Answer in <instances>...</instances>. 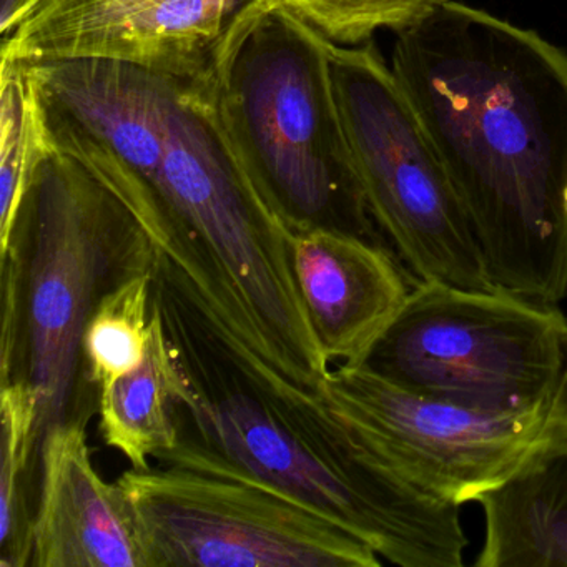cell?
Returning <instances> with one entry per match:
<instances>
[{
	"mask_svg": "<svg viewBox=\"0 0 567 567\" xmlns=\"http://www.w3.org/2000/svg\"><path fill=\"white\" fill-rule=\"evenodd\" d=\"M197 388L168 340L164 313L155 303L147 357L137 370L118 378L99 394V431L112 450L124 454L134 470L181 441L174 420L177 404L192 408Z\"/></svg>",
	"mask_w": 567,
	"mask_h": 567,
	"instance_id": "obj_13",
	"label": "cell"
},
{
	"mask_svg": "<svg viewBox=\"0 0 567 567\" xmlns=\"http://www.w3.org/2000/svg\"><path fill=\"white\" fill-rule=\"evenodd\" d=\"M188 411L205 444L307 504L381 559L401 567L463 566L467 537L460 506L420 493L327 434L308 433L260 391L210 400L197 388Z\"/></svg>",
	"mask_w": 567,
	"mask_h": 567,
	"instance_id": "obj_6",
	"label": "cell"
},
{
	"mask_svg": "<svg viewBox=\"0 0 567 567\" xmlns=\"http://www.w3.org/2000/svg\"><path fill=\"white\" fill-rule=\"evenodd\" d=\"M247 0H38L2 34V59H111L182 78L207 72Z\"/></svg>",
	"mask_w": 567,
	"mask_h": 567,
	"instance_id": "obj_10",
	"label": "cell"
},
{
	"mask_svg": "<svg viewBox=\"0 0 567 567\" xmlns=\"http://www.w3.org/2000/svg\"><path fill=\"white\" fill-rule=\"evenodd\" d=\"M566 205H567V190H566Z\"/></svg>",
	"mask_w": 567,
	"mask_h": 567,
	"instance_id": "obj_20",
	"label": "cell"
},
{
	"mask_svg": "<svg viewBox=\"0 0 567 567\" xmlns=\"http://www.w3.org/2000/svg\"><path fill=\"white\" fill-rule=\"evenodd\" d=\"M360 367L420 396L526 410L567 373V318L499 290L420 281Z\"/></svg>",
	"mask_w": 567,
	"mask_h": 567,
	"instance_id": "obj_8",
	"label": "cell"
},
{
	"mask_svg": "<svg viewBox=\"0 0 567 567\" xmlns=\"http://www.w3.org/2000/svg\"><path fill=\"white\" fill-rule=\"evenodd\" d=\"M394 78L470 217L494 287L567 297V55L444 0L398 32Z\"/></svg>",
	"mask_w": 567,
	"mask_h": 567,
	"instance_id": "obj_1",
	"label": "cell"
},
{
	"mask_svg": "<svg viewBox=\"0 0 567 567\" xmlns=\"http://www.w3.org/2000/svg\"><path fill=\"white\" fill-rule=\"evenodd\" d=\"M2 470H0V566L25 567L32 557V524L25 480L39 454V404L28 378L2 384Z\"/></svg>",
	"mask_w": 567,
	"mask_h": 567,
	"instance_id": "obj_16",
	"label": "cell"
},
{
	"mask_svg": "<svg viewBox=\"0 0 567 567\" xmlns=\"http://www.w3.org/2000/svg\"><path fill=\"white\" fill-rule=\"evenodd\" d=\"M303 416L361 460L461 507L567 453V373L534 406L487 411L410 393L367 367H337Z\"/></svg>",
	"mask_w": 567,
	"mask_h": 567,
	"instance_id": "obj_5",
	"label": "cell"
},
{
	"mask_svg": "<svg viewBox=\"0 0 567 567\" xmlns=\"http://www.w3.org/2000/svg\"><path fill=\"white\" fill-rule=\"evenodd\" d=\"M39 454L41 496L29 566L145 567L122 487L92 463L84 417L51 427Z\"/></svg>",
	"mask_w": 567,
	"mask_h": 567,
	"instance_id": "obj_12",
	"label": "cell"
},
{
	"mask_svg": "<svg viewBox=\"0 0 567 567\" xmlns=\"http://www.w3.org/2000/svg\"><path fill=\"white\" fill-rule=\"evenodd\" d=\"M51 151L41 92L25 62L0 64V250L8 251L39 162Z\"/></svg>",
	"mask_w": 567,
	"mask_h": 567,
	"instance_id": "obj_15",
	"label": "cell"
},
{
	"mask_svg": "<svg viewBox=\"0 0 567 567\" xmlns=\"http://www.w3.org/2000/svg\"><path fill=\"white\" fill-rule=\"evenodd\" d=\"M354 171L377 227L420 281L496 290L440 154L373 44L330 41Z\"/></svg>",
	"mask_w": 567,
	"mask_h": 567,
	"instance_id": "obj_9",
	"label": "cell"
},
{
	"mask_svg": "<svg viewBox=\"0 0 567 567\" xmlns=\"http://www.w3.org/2000/svg\"><path fill=\"white\" fill-rule=\"evenodd\" d=\"M205 85L231 151L291 230L337 228L381 245L318 29L247 0L215 44Z\"/></svg>",
	"mask_w": 567,
	"mask_h": 567,
	"instance_id": "obj_3",
	"label": "cell"
},
{
	"mask_svg": "<svg viewBox=\"0 0 567 567\" xmlns=\"http://www.w3.org/2000/svg\"><path fill=\"white\" fill-rule=\"evenodd\" d=\"M11 244L22 254V351L38 396L41 447L51 427L74 417L82 337L92 311L112 288L155 271L162 260L124 202L52 145L32 175Z\"/></svg>",
	"mask_w": 567,
	"mask_h": 567,
	"instance_id": "obj_4",
	"label": "cell"
},
{
	"mask_svg": "<svg viewBox=\"0 0 567 567\" xmlns=\"http://www.w3.org/2000/svg\"><path fill=\"white\" fill-rule=\"evenodd\" d=\"M155 271H144L112 288L89 317L82 337L85 373L99 390L137 370L147 357L155 303Z\"/></svg>",
	"mask_w": 567,
	"mask_h": 567,
	"instance_id": "obj_17",
	"label": "cell"
},
{
	"mask_svg": "<svg viewBox=\"0 0 567 567\" xmlns=\"http://www.w3.org/2000/svg\"><path fill=\"white\" fill-rule=\"evenodd\" d=\"M477 567H567V453L477 501Z\"/></svg>",
	"mask_w": 567,
	"mask_h": 567,
	"instance_id": "obj_14",
	"label": "cell"
},
{
	"mask_svg": "<svg viewBox=\"0 0 567 567\" xmlns=\"http://www.w3.org/2000/svg\"><path fill=\"white\" fill-rule=\"evenodd\" d=\"M38 0H0V31L8 32Z\"/></svg>",
	"mask_w": 567,
	"mask_h": 567,
	"instance_id": "obj_19",
	"label": "cell"
},
{
	"mask_svg": "<svg viewBox=\"0 0 567 567\" xmlns=\"http://www.w3.org/2000/svg\"><path fill=\"white\" fill-rule=\"evenodd\" d=\"M151 195L177 275L237 370L288 411L315 403L330 371L293 267V230L241 167L204 75L172 99Z\"/></svg>",
	"mask_w": 567,
	"mask_h": 567,
	"instance_id": "obj_2",
	"label": "cell"
},
{
	"mask_svg": "<svg viewBox=\"0 0 567 567\" xmlns=\"http://www.w3.org/2000/svg\"><path fill=\"white\" fill-rule=\"evenodd\" d=\"M313 25L328 41L367 44L374 32H400L421 21L444 0H265Z\"/></svg>",
	"mask_w": 567,
	"mask_h": 567,
	"instance_id": "obj_18",
	"label": "cell"
},
{
	"mask_svg": "<svg viewBox=\"0 0 567 567\" xmlns=\"http://www.w3.org/2000/svg\"><path fill=\"white\" fill-rule=\"evenodd\" d=\"M167 467L117 481L145 567H380L367 544L221 456L184 440Z\"/></svg>",
	"mask_w": 567,
	"mask_h": 567,
	"instance_id": "obj_7",
	"label": "cell"
},
{
	"mask_svg": "<svg viewBox=\"0 0 567 567\" xmlns=\"http://www.w3.org/2000/svg\"><path fill=\"white\" fill-rule=\"evenodd\" d=\"M291 248L324 358L330 367H360L406 303L400 267L383 245L337 228H297Z\"/></svg>",
	"mask_w": 567,
	"mask_h": 567,
	"instance_id": "obj_11",
	"label": "cell"
}]
</instances>
